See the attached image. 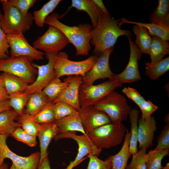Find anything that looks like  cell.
<instances>
[{
  "label": "cell",
  "mask_w": 169,
  "mask_h": 169,
  "mask_svg": "<svg viewBox=\"0 0 169 169\" xmlns=\"http://www.w3.org/2000/svg\"><path fill=\"white\" fill-rule=\"evenodd\" d=\"M126 129L122 122H111L93 130L87 134L95 145L102 150L120 144L125 137Z\"/></svg>",
  "instance_id": "obj_4"
},
{
  "label": "cell",
  "mask_w": 169,
  "mask_h": 169,
  "mask_svg": "<svg viewBox=\"0 0 169 169\" xmlns=\"http://www.w3.org/2000/svg\"><path fill=\"white\" fill-rule=\"evenodd\" d=\"M141 109V118L145 119L151 116L153 113L156 111L158 107L149 100H145L139 106Z\"/></svg>",
  "instance_id": "obj_45"
},
{
  "label": "cell",
  "mask_w": 169,
  "mask_h": 169,
  "mask_svg": "<svg viewBox=\"0 0 169 169\" xmlns=\"http://www.w3.org/2000/svg\"><path fill=\"white\" fill-rule=\"evenodd\" d=\"M0 2L3 11L0 24L6 34H23L30 29L34 21L32 13L29 12L24 15L9 4L7 0H1Z\"/></svg>",
  "instance_id": "obj_3"
},
{
  "label": "cell",
  "mask_w": 169,
  "mask_h": 169,
  "mask_svg": "<svg viewBox=\"0 0 169 169\" xmlns=\"http://www.w3.org/2000/svg\"><path fill=\"white\" fill-rule=\"evenodd\" d=\"M162 169H169V163L167 162L166 163L165 166L163 167Z\"/></svg>",
  "instance_id": "obj_54"
},
{
  "label": "cell",
  "mask_w": 169,
  "mask_h": 169,
  "mask_svg": "<svg viewBox=\"0 0 169 169\" xmlns=\"http://www.w3.org/2000/svg\"><path fill=\"white\" fill-rule=\"evenodd\" d=\"M0 169H8V165L7 164L4 163L0 166Z\"/></svg>",
  "instance_id": "obj_51"
},
{
  "label": "cell",
  "mask_w": 169,
  "mask_h": 169,
  "mask_svg": "<svg viewBox=\"0 0 169 169\" xmlns=\"http://www.w3.org/2000/svg\"><path fill=\"white\" fill-rule=\"evenodd\" d=\"M69 42L56 27L49 25L47 30L33 42V46L45 53L57 54L64 49Z\"/></svg>",
  "instance_id": "obj_9"
},
{
  "label": "cell",
  "mask_w": 169,
  "mask_h": 169,
  "mask_svg": "<svg viewBox=\"0 0 169 169\" xmlns=\"http://www.w3.org/2000/svg\"><path fill=\"white\" fill-rule=\"evenodd\" d=\"M37 169H51L48 156L45 158L39 163Z\"/></svg>",
  "instance_id": "obj_49"
},
{
  "label": "cell",
  "mask_w": 169,
  "mask_h": 169,
  "mask_svg": "<svg viewBox=\"0 0 169 169\" xmlns=\"http://www.w3.org/2000/svg\"><path fill=\"white\" fill-rule=\"evenodd\" d=\"M99 8L100 10L104 15H110V14L105 6L101 0H93Z\"/></svg>",
  "instance_id": "obj_48"
},
{
  "label": "cell",
  "mask_w": 169,
  "mask_h": 169,
  "mask_svg": "<svg viewBox=\"0 0 169 169\" xmlns=\"http://www.w3.org/2000/svg\"><path fill=\"white\" fill-rule=\"evenodd\" d=\"M154 151L169 149V124L164 126L158 137Z\"/></svg>",
  "instance_id": "obj_43"
},
{
  "label": "cell",
  "mask_w": 169,
  "mask_h": 169,
  "mask_svg": "<svg viewBox=\"0 0 169 169\" xmlns=\"http://www.w3.org/2000/svg\"><path fill=\"white\" fill-rule=\"evenodd\" d=\"M54 103L49 101L43 108L32 119L40 124L55 123L56 121L53 110Z\"/></svg>",
  "instance_id": "obj_36"
},
{
  "label": "cell",
  "mask_w": 169,
  "mask_h": 169,
  "mask_svg": "<svg viewBox=\"0 0 169 169\" xmlns=\"http://www.w3.org/2000/svg\"><path fill=\"white\" fill-rule=\"evenodd\" d=\"M10 48L7 34L1 27L0 22V59L8 58V49Z\"/></svg>",
  "instance_id": "obj_44"
},
{
  "label": "cell",
  "mask_w": 169,
  "mask_h": 169,
  "mask_svg": "<svg viewBox=\"0 0 169 169\" xmlns=\"http://www.w3.org/2000/svg\"><path fill=\"white\" fill-rule=\"evenodd\" d=\"M11 136L30 147H34L37 145L36 136L28 134L20 127L16 128Z\"/></svg>",
  "instance_id": "obj_40"
},
{
  "label": "cell",
  "mask_w": 169,
  "mask_h": 169,
  "mask_svg": "<svg viewBox=\"0 0 169 169\" xmlns=\"http://www.w3.org/2000/svg\"><path fill=\"white\" fill-rule=\"evenodd\" d=\"M120 20L113 19L110 15H103L93 29L90 43L95 47L94 55L99 57L106 50L113 48L119 37L132 36L130 31L120 28Z\"/></svg>",
  "instance_id": "obj_1"
},
{
  "label": "cell",
  "mask_w": 169,
  "mask_h": 169,
  "mask_svg": "<svg viewBox=\"0 0 169 169\" xmlns=\"http://www.w3.org/2000/svg\"><path fill=\"white\" fill-rule=\"evenodd\" d=\"M3 14H2L1 13V8L0 7V20H1V19L3 17Z\"/></svg>",
  "instance_id": "obj_55"
},
{
  "label": "cell",
  "mask_w": 169,
  "mask_h": 169,
  "mask_svg": "<svg viewBox=\"0 0 169 169\" xmlns=\"http://www.w3.org/2000/svg\"><path fill=\"white\" fill-rule=\"evenodd\" d=\"M145 74L154 80L165 74L169 69V57L155 63L147 62L145 64Z\"/></svg>",
  "instance_id": "obj_31"
},
{
  "label": "cell",
  "mask_w": 169,
  "mask_h": 169,
  "mask_svg": "<svg viewBox=\"0 0 169 169\" xmlns=\"http://www.w3.org/2000/svg\"><path fill=\"white\" fill-rule=\"evenodd\" d=\"M139 114V111L137 109H134L131 110L129 115V122L131 124L129 150L130 154L132 155L138 151L137 144Z\"/></svg>",
  "instance_id": "obj_30"
},
{
  "label": "cell",
  "mask_w": 169,
  "mask_h": 169,
  "mask_svg": "<svg viewBox=\"0 0 169 169\" xmlns=\"http://www.w3.org/2000/svg\"><path fill=\"white\" fill-rule=\"evenodd\" d=\"M130 133L126 129L123 145L120 151L114 155H110L112 161L111 169H126L131 155L129 150Z\"/></svg>",
  "instance_id": "obj_22"
},
{
  "label": "cell",
  "mask_w": 169,
  "mask_h": 169,
  "mask_svg": "<svg viewBox=\"0 0 169 169\" xmlns=\"http://www.w3.org/2000/svg\"><path fill=\"white\" fill-rule=\"evenodd\" d=\"M30 95L25 92H18L9 95V105L19 115L24 111V108L28 101Z\"/></svg>",
  "instance_id": "obj_34"
},
{
  "label": "cell",
  "mask_w": 169,
  "mask_h": 169,
  "mask_svg": "<svg viewBox=\"0 0 169 169\" xmlns=\"http://www.w3.org/2000/svg\"><path fill=\"white\" fill-rule=\"evenodd\" d=\"M68 84V81L65 79L63 82L59 78L55 77L46 85L42 91L49 101L53 102Z\"/></svg>",
  "instance_id": "obj_33"
},
{
  "label": "cell",
  "mask_w": 169,
  "mask_h": 169,
  "mask_svg": "<svg viewBox=\"0 0 169 169\" xmlns=\"http://www.w3.org/2000/svg\"><path fill=\"white\" fill-rule=\"evenodd\" d=\"M10 4L18 9L22 13L27 14L29 9L37 2V0H7Z\"/></svg>",
  "instance_id": "obj_42"
},
{
  "label": "cell",
  "mask_w": 169,
  "mask_h": 169,
  "mask_svg": "<svg viewBox=\"0 0 169 169\" xmlns=\"http://www.w3.org/2000/svg\"><path fill=\"white\" fill-rule=\"evenodd\" d=\"M5 90L8 95L24 92L29 84L24 79L6 72L1 74Z\"/></svg>",
  "instance_id": "obj_25"
},
{
  "label": "cell",
  "mask_w": 169,
  "mask_h": 169,
  "mask_svg": "<svg viewBox=\"0 0 169 169\" xmlns=\"http://www.w3.org/2000/svg\"><path fill=\"white\" fill-rule=\"evenodd\" d=\"M61 0H50L45 4L39 10L33 12V20L39 27H43L46 18L55 9Z\"/></svg>",
  "instance_id": "obj_32"
},
{
  "label": "cell",
  "mask_w": 169,
  "mask_h": 169,
  "mask_svg": "<svg viewBox=\"0 0 169 169\" xmlns=\"http://www.w3.org/2000/svg\"><path fill=\"white\" fill-rule=\"evenodd\" d=\"M49 101L48 97L42 91L30 95L24 112L32 116H34L39 112Z\"/></svg>",
  "instance_id": "obj_28"
},
{
  "label": "cell",
  "mask_w": 169,
  "mask_h": 169,
  "mask_svg": "<svg viewBox=\"0 0 169 169\" xmlns=\"http://www.w3.org/2000/svg\"><path fill=\"white\" fill-rule=\"evenodd\" d=\"M55 123L57 129V134L77 131L87 135L83 126L78 112L57 120Z\"/></svg>",
  "instance_id": "obj_20"
},
{
  "label": "cell",
  "mask_w": 169,
  "mask_h": 169,
  "mask_svg": "<svg viewBox=\"0 0 169 169\" xmlns=\"http://www.w3.org/2000/svg\"><path fill=\"white\" fill-rule=\"evenodd\" d=\"M78 112L86 134L93 130L111 122L106 114L96 109L93 105L81 107Z\"/></svg>",
  "instance_id": "obj_16"
},
{
  "label": "cell",
  "mask_w": 169,
  "mask_h": 169,
  "mask_svg": "<svg viewBox=\"0 0 169 169\" xmlns=\"http://www.w3.org/2000/svg\"><path fill=\"white\" fill-rule=\"evenodd\" d=\"M10 169H19L13 163L11 165Z\"/></svg>",
  "instance_id": "obj_53"
},
{
  "label": "cell",
  "mask_w": 169,
  "mask_h": 169,
  "mask_svg": "<svg viewBox=\"0 0 169 169\" xmlns=\"http://www.w3.org/2000/svg\"><path fill=\"white\" fill-rule=\"evenodd\" d=\"M8 137L0 135V166L4 163L6 158H8L19 169H37L40 162V152L33 153L26 157L19 156L12 151L8 146Z\"/></svg>",
  "instance_id": "obj_11"
},
{
  "label": "cell",
  "mask_w": 169,
  "mask_h": 169,
  "mask_svg": "<svg viewBox=\"0 0 169 169\" xmlns=\"http://www.w3.org/2000/svg\"><path fill=\"white\" fill-rule=\"evenodd\" d=\"M45 54V57L48 60L47 64L39 65L32 63L37 70V74L34 81L29 84L24 91L29 95L42 92L46 85L55 77L53 61L56 54Z\"/></svg>",
  "instance_id": "obj_12"
},
{
  "label": "cell",
  "mask_w": 169,
  "mask_h": 169,
  "mask_svg": "<svg viewBox=\"0 0 169 169\" xmlns=\"http://www.w3.org/2000/svg\"><path fill=\"white\" fill-rule=\"evenodd\" d=\"M18 116L12 108L0 113V135L11 136L16 128L20 127L16 121Z\"/></svg>",
  "instance_id": "obj_23"
},
{
  "label": "cell",
  "mask_w": 169,
  "mask_h": 169,
  "mask_svg": "<svg viewBox=\"0 0 169 169\" xmlns=\"http://www.w3.org/2000/svg\"><path fill=\"white\" fill-rule=\"evenodd\" d=\"M169 0H159L158 5L149 17L150 23H160L169 26Z\"/></svg>",
  "instance_id": "obj_29"
},
{
  "label": "cell",
  "mask_w": 169,
  "mask_h": 169,
  "mask_svg": "<svg viewBox=\"0 0 169 169\" xmlns=\"http://www.w3.org/2000/svg\"><path fill=\"white\" fill-rule=\"evenodd\" d=\"M11 108L9 104L8 100L0 102V113Z\"/></svg>",
  "instance_id": "obj_50"
},
{
  "label": "cell",
  "mask_w": 169,
  "mask_h": 169,
  "mask_svg": "<svg viewBox=\"0 0 169 169\" xmlns=\"http://www.w3.org/2000/svg\"><path fill=\"white\" fill-rule=\"evenodd\" d=\"M129 23L137 25L146 28L149 34L151 36L158 37L168 41L169 40V26L160 23H142L130 21L122 18L120 20V26L123 24Z\"/></svg>",
  "instance_id": "obj_24"
},
{
  "label": "cell",
  "mask_w": 169,
  "mask_h": 169,
  "mask_svg": "<svg viewBox=\"0 0 169 169\" xmlns=\"http://www.w3.org/2000/svg\"><path fill=\"white\" fill-rule=\"evenodd\" d=\"M169 153V149L150 151L147 153L146 169H162V160Z\"/></svg>",
  "instance_id": "obj_35"
},
{
  "label": "cell",
  "mask_w": 169,
  "mask_h": 169,
  "mask_svg": "<svg viewBox=\"0 0 169 169\" xmlns=\"http://www.w3.org/2000/svg\"><path fill=\"white\" fill-rule=\"evenodd\" d=\"M69 82L68 86L53 102H65L74 107L79 112L81 108L79 102V91L83 77L80 75L68 76L65 78Z\"/></svg>",
  "instance_id": "obj_17"
},
{
  "label": "cell",
  "mask_w": 169,
  "mask_h": 169,
  "mask_svg": "<svg viewBox=\"0 0 169 169\" xmlns=\"http://www.w3.org/2000/svg\"><path fill=\"white\" fill-rule=\"evenodd\" d=\"M99 57L94 55L84 60L73 61L69 59L65 52H59L55 54L53 67L55 77L64 76L80 75L83 77L94 66Z\"/></svg>",
  "instance_id": "obj_6"
},
{
  "label": "cell",
  "mask_w": 169,
  "mask_h": 169,
  "mask_svg": "<svg viewBox=\"0 0 169 169\" xmlns=\"http://www.w3.org/2000/svg\"><path fill=\"white\" fill-rule=\"evenodd\" d=\"M9 95L4 88L3 80L0 74V102L8 100Z\"/></svg>",
  "instance_id": "obj_47"
},
{
  "label": "cell",
  "mask_w": 169,
  "mask_h": 169,
  "mask_svg": "<svg viewBox=\"0 0 169 169\" xmlns=\"http://www.w3.org/2000/svg\"><path fill=\"white\" fill-rule=\"evenodd\" d=\"M53 110L56 121L78 112L71 105L61 101L54 103Z\"/></svg>",
  "instance_id": "obj_38"
},
{
  "label": "cell",
  "mask_w": 169,
  "mask_h": 169,
  "mask_svg": "<svg viewBox=\"0 0 169 169\" xmlns=\"http://www.w3.org/2000/svg\"><path fill=\"white\" fill-rule=\"evenodd\" d=\"M93 106L96 109L106 114L113 123L126 120L131 110L126 98L114 90Z\"/></svg>",
  "instance_id": "obj_5"
},
{
  "label": "cell",
  "mask_w": 169,
  "mask_h": 169,
  "mask_svg": "<svg viewBox=\"0 0 169 169\" xmlns=\"http://www.w3.org/2000/svg\"><path fill=\"white\" fill-rule=\"evenodd\" d=\"M33 61L26 56L0 59V71L16 76L30 84L34 81L37 74V70L32 64Z\"/></svg>",
  "instance_id": "obj_7"
},
{
  "label": "cell",
  "mask_w": 169,
  "mask_h": 169,
  "mask_svg": "<svg viewBox=\"0 0 169 169\" xmlns=\"http://www.w3.org/2000/svg\"><path fill=\"white\" fill-rule=\"evenodd\" d=\"M7 36L10 49V57L26 56L33 60L43 59L44 53L31 46L23 33Z\"/></svg>",
  "instance_id": "obj_14"
},
{
  "label": "cell",
  "mask_w": 169,
  "mask_h": 169,
  "mask_svg": "<svg viewBox=\"0 0 169 169\" xmlns=\"http://www.w3.org/2000/svg\"><path fill=\"white\" fill-rule=\"evenodd\" d=\"M57 134V129L55 123L41 124L37 136L39 140L40 149L39 163L48 156V146L52 139Z\"/></svg>",
  "instance_id": "obj_19"
},
{
  "label": "cell",
  "mask_w": 169,
  "mask_h": 169,
  "mask_svg": "<svg viewBox=\"0 0 169 169\" xmlns=\"http://www.w3.org/2000/svg\"><path fill=\"white\" fill-rule=\"evenodd\" d=\"M130 48L129 60L124 70L119 74H116L115 79L121 84L131 83L141 79L138 69V61L142 54L138 48L131 40L130 37H127Z\"/></svg>",
  "instance_id": "obj_15"
},
{
  "label": "cell",
  "mask_w": 169,
  "mask_h": 169,
  "mask_svg": "<svg viewBox=\"0 0 169 169\" xmlns=\"http://www.w3.org/2000/svg\"><path fill=\"white\" fill-rule=\"evenodd\" d=\"M69 8H74L77 10L86 12L90 17L93 29L97 26L103 14L93 0H72Z\"/></svg>",
  "instance_id": "obj_21"
},
{
  "label": "cell",
  "mask_w": 169,
  "mask_h": 169,
  "mask_svg": "<svg viewBox=\"0 0 169 169\" xmlns=\"http://www.w3.org/2000/svg\"><path fill=\"white\" fill-rule=\"evenodd\" d=\"M164 120H165V122L166 124H169V115H168V114L166 115L165 116V119H164Z\"/></svg>",
  "instance_id": "obj_52"
},
{
  "label": "cell",
  "mask_w": 169,
  "mask_h": 169,
  "mask_svg": "<svg viewBox=\"0 0 169 169\" xmlns=\"http://www.w3.org/2000/svg\"><path fill=\"white\" fill-rule=\"evenodd\" d=\"M156 122L151 116L145 119L140 118L138 120V142L139 149L146 150L153 145L154 133L156 130Z\"/></svg>",
  "instance_id": "obj_18"
},
{
  "label": "cell",
  "mask_w": 169,
  "mask_h": 169,
  "mask_svg": "<svg viewBox=\"0 0 169 169\" xmlns=\"http://www.w3.org/2000/svg\"><path fill=\"white\" fill-rule=\"evenodd\" d=\"M132 30L136 37L135 44L141 53L149 54L152 38L147 29L143 26L135 25Z\"/></svg>",
  "instance_id": "obj_26"
},
{
  "label": "cell",
  "mask_w": 169,
  "mask_h": 169,
  "mask_svg": "<svg viewBox=\"0 0 169 169\" xmlns=\"http://www.w3.org/2000/svg\"><path fill=\"white\" fill-rule=\"evenodd\" d=\"M59 18L58 13H52L46 18L45 24L56 27L63 33L69 43L75 47L76 56L88 55L91 48L92 26L88 23L69 26L60 22Z\"/></svg>",
  "instance_id": "obj_2"
},
{
  "label": "cell",
  "mask_w": 169,
  "mask_h": 169,
  "mask_svg": "<svg viewBox=\"0 0 169 169\" xmlns=\"http://www.w3.org/2000/svg\"><path fill=\"white\" fill-rule=\"evenodd\" d=\"M89 160L86 169H111L112 161L109 156L105 160H102L96 155H89Z\"/></svg>",
  "instance_id": "obj_41"
},
{
  "label": "cell",
  "mask_w": 169,
  "mask_h": 169,
  "mask_svg": "<svg viewBox=\"0 0 169 169\" xmlns=\"http://www.w3.org/2000/svg\"><path fill=\"white\" fill-rule=\"evenodd\" d=\"M121 84L115 80H109L99 84L85 85L81 83L79 91V102L81 107L93 105Z\"/></svg>",
  "instance_id": "obj_8"
},
{
  "label": "cell",
  "mask_w": 169,
  "mask_h": 169,
  "mask_svg": "<svg viewBox=\"0 0 169 169\" xmlns=\"http://www.w3.org/2000/svg\"><path fill=\"white\" fill-rule=\"evenodd\" d=\"M122 91L127 97L131 100L138 106L145 100L139 92L133 88L125 87Z\"/></svg>",
  "instance_id": "obj_46"
},
{
  "label": "cell",
  "mask_w": 169,
  "mask_h": 169,
  "mask_svg": "<svg viewBox=\"0 0 169 169\" xmlns=\"http://www.w3.org/2000/svg\"><path fill=\"white\" fill-rule=\"evenodd\" d=\"M152 41L149 55L151 63H155L163 59L166 55L169 54V43L155 36H151Z\"/></svg>",
  "instance_id": "obj_27"
},
{
  "label": "cell",
  "mask_w": 169,
  "mask_h": 169,
  "mask_svg": "<svg viewBox=\"0 0 169 169\" xmlns=\"http://www.w3.org/2000/svg\"><path fill=\"white\" fill-rule=\"evenodd\" d=\"M131 162L126 169H146L147 156L146 150L141 149L132 155Z\"/></svg>",
  "instance_id": "obj_39"
},
{
  "label": "cell",
  "mask_w": 169,
  "mask_h": 169,
  "mask_svg": "<svg viewBox=\"0 0 169 169\" xmlns=\"http://www.w3.org/2000/svg\"><path fill=\"white\" fill-rule=\"evenodd\" d=\"M64 138L72 139L76 141L78 146V152L76 157L65 169H73L87 155L98 156L102 151L95 145L88 135H78L75 132H69L59 133L54 138L55 141Z\"/></svg>",
  "instance_id": "obj_10"
},
{
  "label": "cell",
  "mask_w": 169,
  "mask_h": 169,
  "mask_svg": "<svg viewBox=\"0 0 169 169\" xmlns=\"http://www.w3.org/2000/svg\"><path fill=\"white\" fill-rule=\"evenodd\" d=\"M17 121L24 131L31 135L37 136L41 124L33 120L31 116L24 111L18 116Z\"/></svg>",
  "instance_id": "obj_37"
},
{
  "label": "cell",
  "mask_w": 169,
  "mask_h": 169,
  "mask_svg": "<svg viewBox=\"0 0 169 169\" xmlns=\"http://www.w3.org/2000/svg\"><path fill=\"white\" fill-rule=\"evenodd\" d=\"M113 49V48L106 50L101 54L93 67L83 77L82 84H93L96 80L100 79L115 80L116 74L111 71L109 64V58Z\"/></svg>",
  "instance_id": "obj_13"
}]
</instances>
